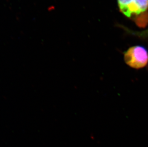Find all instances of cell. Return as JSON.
I'll return each mask as SVG.
<instances>
[{
	"mask_svg": "<svg viewBox=\"0 0 148 147\" xmlns=\"http://www.w3.org/2000/svg\"><path fill=\"white\" fill-rule=\"evenodd\" d=\"M119 11L139 27L148 24V0H117Z\"/></svg>",
	"mask_w": 148,
	"mask_h": 147,
	"instance_id": "obj_1",
	"label": "cell"
},
{
	"mask_svg": "<svg viewBox=\"0 0 148 147\" xmlns=\"http://www.w3.org/2000/svg\"><path fill=\"white\" fill-rule=\"evenodd\" d=\"M125 62L136 69L144 68L148 65V51L141 46H133L123 53Z\"/></svg>",
	"mask_w": 148,
	"mask_h": 147,
	"instance_id": "obj_2",
	"label": "cell"
},
{
	"mask_svg": "<svg viewBox=\"0 0 148 147\" xmlns=\"http://www.w3.org/2000/svg\"><path fill=\"white\" fill-rule=\"evenodd\" d=\"M118 27L123 29L125 32H127V33L137 36L138 37L140 38L141 39H145L148 37V28L145 30L141 31H135L130 29L127 27H124V25H118Z\"/></svg>",
	"mask_w": 148,
	"mask_h": 147,
	"instance_id": "obj_3",
	"label": "cell"
}]
</instances>
